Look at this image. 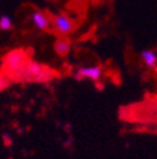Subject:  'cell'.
<instances>
[{
    "label": "cell",
    "instance_id": "obj_1",
    "mask_svg": "<svg viewBox=\"0 0 157 159\" xmlns=\"http://www.w3.org/2000/svg\"><path fill=\"white\" fill-rule=\"evenodd\" d=\"M31 60L28 58L24 50H13L4 56L3 58V68L7 78L23 81L26 68Z\"/></svg>",
    "mask_w": 157,
    "mask_h": 159
},
{
    "label": "cell",
    "instance_id": "obj_4",
    "mask_svg": "<svg viewBox=\"0 0 157 159\" xmlns=\"http://www.w3.org/2000/svg\"><path fill=\"white\" fill-rule=\"evenodd\" d=\"M103 74L101 66H88V67H81L75 73L76 80H91V81H99Z\"/></svg>",
    "mask_w": 157,
    "mask_h": 159
},
{
    "label": "cell",
    "instance_id": "obj_8",
    "mask_svg": "<svg viewBox=\"0 0 157 159\" xmlns=\"http://www.w3.org/2000/svg\"><path fill=\"white\" fill-rule=\"evenodd\" d=\"M11 27H13V20H11V17L6 16V14L0 17V30L7 31V30H10Z\"/></svg>",
    "mask_w": 157,
    "mask_h": 159
},
{
    "label": "cell",
    "instance_id": "obj_2",
    "mask_svg": "<svg viewBox=\"0 0 157 159\" xmlns=\"http://www.w3.org/2000/svg\"><path fill=\"white\" fill-rule=\"evenodd\" d=\"M54 77L52 70L48 67L43 66V64L30 61L28 66L26 68L23 81H28V83H47Z\"/></svg>",
    "mask_w": 157,
    "mask_h": 159
},
{
    "label": "cell",
    "instance_id": "obj_9",
    "mask_svg": "<svg viewBox=\"0 0 157 159\" xmlns=\"http://www.w3.org/2000/svg\"><path fill=\"white\" fill-rule=\"evenodd\" d=\"M7 84H9V78L0 75V89H3L4 87H7Z\"/></svg>",
    "mask_w": 157,
    "mask_h": 159
},
{
    "label": "cell",
    "instance_id": "obj_6",
    "mask_svg": "<svg viewBox=\"0 0 157 159\" xmlns=\"http://www.w3.org/2000/svg\"><path fill=\"white\" fill-rule=\"evenodd\" d=\"M54 48H55V53L58 54V56L65 57L67 54L69 53V50H71V41H69L65 36H61V37H58V40L55 41Z\"/></svg>",
    "mask_w": 157,
    "mask_h": 159
},
{
    "label": "cell",
    "instance_id": "obj_7",
    "mask_svg": "<svg viewBox=\"0 0 157 159\" xmlns=\"http://www.w3.org/2000/svg\"><path fill=\"white\" fill-rule=\"evenodd\" d=\"M142 60L143 63L149 67V68H156L157 66V54L154 53L153 50H146L142 53Z\"/></svg>",
    "mask_w": 157,
    "mask_h": 159
},
{
    "label": "cell",
    "instance_id": "obj_5",
    "mask_svg": "<svg viewBox=\"0 0 157 159\" xmlns=\"http://www.w3.org/2000/svg\"><path fill=\"white\" fill-rule=\"evenodd\" d=\"M31 21H33V26L37 30H41V31L48 30L51 26V17L41 13V11H34L33 16H31Z\"/></svg>",
    "mask_w": 157,
    "mask_h": 159
},
{
    "label": "cell",
    "instance_id": "obj_3",
    "mask_svg": "<svg viewBox=\"0 0 157 159\" xmlns=\"http://www.w3.org/2000/svg\"><path fill=\"white\" fill-rule=\"evenodd\" d=\"M51 27L59 36H68L76 27V23L67 14H57L51 17Z\"/></svg>",
    "mask_w": 157,
    "mask_h": 159
}]
</instances>
